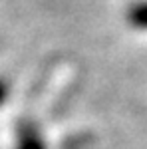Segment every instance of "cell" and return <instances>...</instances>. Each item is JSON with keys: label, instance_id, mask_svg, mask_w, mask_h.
Instances as JSON below:
<instances>
[{"label": "cell", "instance_id": "cell-2", "mask_svg": "<svg viewBox=\"0 0 147 149\" xmlns=\"http://www.w3.org/2000/svg\"><path fill=\"white\" fill-rule=\"evenodd\" d=\"M20 149H42V143H40V139L36 137L34 133H28V135L22 139Z\"/></svg>", "mask_w": 147, "mask_h": 149}, {"label": "cell", "instance_id": "cell-3", "mask_svg": "<svg viewBox=\"0 0 147 149\" xmlns=\"http://www.w3.org/2000/svg\"><path fill=\"white\" fill-rule=\"evenodd\" d=\"M6 93H8V86H6L4 81L0 80V103L4 102V97H6Z\"/></svg>", "mask_w": 147, "mask_h": 149}, {"label": "cell", "instance_id": "cell-1", "mask_svg": "<svg viewBox=\"0 0 147 149\" xmlns=\"http://www.w3.org/2000/svg\"><path fill=\"white\" fill-rule=\"evenodd\" d=\"M129 18H131V24H135L139 28H147V4L133 6L129 12Z\"/></svg>", "mask_w": 147, "mask_h": 149}]
</instances>
